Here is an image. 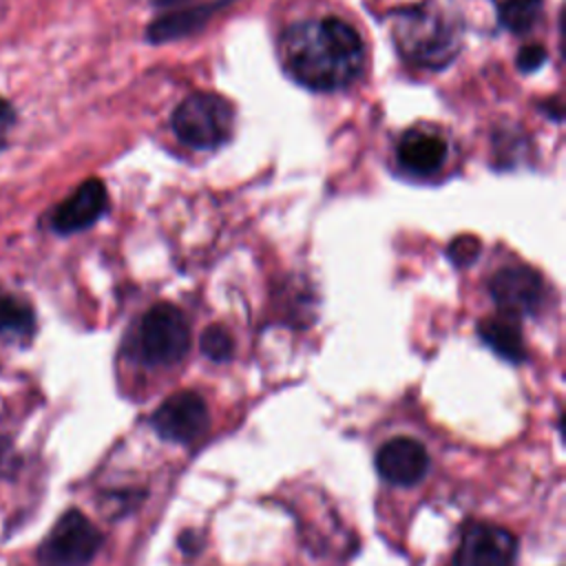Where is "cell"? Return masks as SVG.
I'll return each mask as SVG.
<instances>
[{"label": "cell", "mask_w": 566, "mask_h": 566, "mask_svg": "<svg viewBox=\"0 0 566 566\" xmlns=\"http://www.w3.org/2000/svg\"><path fill=\"white\" fill-rule=\"evenodd\" d=\"M279 51L290 77L318 93L349 86L365 64L360 33L349 22L334 15L287 27L281 35Z\"/></svg>", "instance_id": "1"}, {"label": "cell", "mask_w": 566, "mask_h": 566, "mask_svg": "<svg viewBox=\"0 0 566 566\" xmlns=\"http://www.w3.org/2000/svg\"><path fill=\"white\" fill-rule=\"evenodd\" d=\"M391 40L407 62L436 71L458 55L460 27L440 4L418 2L391 15Z\"/></svg>", "instance_id": "2"}, {"label": "cell", "mask_w": 566, "mask_h": 566, "mask_svg": "<svg viewBox=\"0 0 566 566\" xmlns=\"http://www.w3.org/2000/svg\"><path fill=\"white\" fill-rule=\"evenodd\" d=\"M190 349V327L172 303L153 305L139 321L133 336V354L150 367L179 363Z\"/></svg>", "instance_id": "3"}, {"label": "cell", "mask_w": 566, "mask_h": 566, "mask_svg": "<svg viewBox=\"0 0 566 566\" xmlns=\"http://www.w3.org/2000/svg\"><path fill=\"white\" fill-rule=\"evenodd\" d=\"M232 106L214 93L188 95L170 117L177 139L197 150H214L230 139Z\"/></svg>", "instance_id": "4"}, {"label": "cell", "mask_w": 566, "mask_h": 566, "mask_svg": "<svg viewBox=\"0 0 566 566\" xmlns=\"http://www.w3.org/2000/svg\"><path fill=\"white\" fill-rule=\"evenodd\" d=\"M102 546V533L80 511H66L38 548L40 566H88Z\"/></svg>", "instance_id": "5"}, {"label": "cell", "mask_w": 566, "mask_h": 566, "mask_svg": "<svg viewBox=\"0 0 566 566\" xmlns=\"http://www.w3.org/2000/svg\"><path fill=\"white\" fill-rule=\"evenodd\" d=\"M208 407L197 391H177L150 418L153 429L168 442L188 444L208 429Z\"/></svg>", "instance_id": "6"}, {"label": "cell", "mask_w": 566, "mask_h": 566, "mask_svg": "<svg viewBox=\"0 0 566 566\" xmlns=\"http://www.w3.org/2000/svg\"><path fill=\"white\" fill-rule=\"evenodd\" d=\"M489 292L504 316L520 318L539 310L544 298V281L526 265H509L493 274Z\"/></svg>", "instance_id": "7"}, {"label": "cell", "mask_w": 566, "mask_h": 566, "mask_svg": "<svg viewBox=\"0 0 566 566\" xmlns=\"http://www.w3.org/2000/svg\"><path fill=\"white\" fill-rule=\"evenodd\" d=\"M515 555L517 539L506 528L478 522L464 528L455 566H515Z\"/></svg>", "instance_id": "8"}, {"label": "cell", "mask_w": 566, "mask_h": 566, "mask_svg": "<svg viewBox=\"0 0 566 566\" xmlns=\"http://www.w3.org/2000/svg\"><path fill=\"white\" fill-rule=\"evenodd\" d=\"M108 206L106 188L99 179L82 181L51 214V226L60 234H75L91 228Z\"/></svg>", "instance_id": "9"}, {"label": "cell", "mask_w": 566, "mask_h": 566, "mask_svg": "<svg viewBox=\"0 0 566 566\" xmlns=\"http://www.w3.org/2000/svg\"><path fill=\"white\" fill-rule=\"evenodd\" d=\"M376 469L385 482L396 486H411L424 478L429 469V455L418 440L398 436L378 449Z\"/></svg>", "instance_id": "10"}, {"label": "cell", "mask_w": 566, "mask_h": 566, "mask_svg": "<svg viewBox=\"0 0 566 566\" xmlns=\"http://www.w3.org/2000/svg\"><path fill=\"white\" fill-rule=\"evenodd\" d=\"M398 164L411 175H433L447 161V142L429 128H413L398 142Z\"/></svg>", "instance_id": "11"}, {"label": "cell", "mask_w": 566, "mask_h": 566, "mask_svg": "<svg viewBox=\"0 0 566 566\" xmlns=\"http://www.w3.org/2000/svg\"><path fill=\"white\" fill-rule=\"evenodd\" d=\"M480 338L502 358L511 360V363H522L526 358V347L522 340V332L515 323V318L511 316H491L484 318L478 325Z\"/></svg>", "instance_id": "12"}, {"label": "cell", "mask_w": 566, "mask_h": 566, "mask_svg": "<svg viewBox=\"0 0 566 566\" xmlns=\"http://www.w3.org/2000/svg\"><path fill=\"white\" fill-rule=\"evenodd\" d=\"M214 11V4H203L197 9H188V11H177V13H168L161 20L153 22L148 38L155 42H166V40H175L181 38L186 33H192L195 29H199L210 13Z\"/></svg>", "instance_id": "13"}, {"label": "cell", "mask_w": 566, "mask_h": 566, "mask_svg": "<svg viewBox=\"0 0 566 566\" xmlns=\"http://www.w3.org/2000/svg\"><path fill=\"white\" fill-rule=\"evenodd\" d=\"M497 20L513 33H526L533 29L542 13V0H491Z\"/></svg>", "instance_id": "14"}, {"label": "cell", "mask_w": 566, "mask_h": 566, "mask_svg": "<svg viewBox=\"0 0 566 566\" xmlns=\"http://www.w3.org/2000/svg\"><path fill=\"white\" fill-rule=\"evenodd\" d=\"M33 329V310L15 296H0V338H29Z\"/></svg>", "instance_id": "15"}, {"label": "cell", "mask_w": 566, "mask_h": 566, "mask_svg": "<svg viewBox=\"0 0 566 566\" xmlns=\"http://www.w3.org/2000/svg\"><path fill=\"white\" fill-rule=\"evenodd\" d=\"M199 347L203 352L206 358L214 360V363H226L232 358L234 352V340L228 334V329H223L221 325H210L201 338H199Z\"/></svg>", "instance_id": "16"}, {"label": "cell", "mask_w": 566, "mask_h": 566, "mask_svg": "<svg viewBox=\"0 0 566 566\" xmlns=\"http://www.w3.org/2000/svg\"><path fill=\"white\" fill-rule=\"evenodd\" d=\"M480 252V243L473 239V237H462V239H455L449 248V254L451 259L458 263V265H467L471 263Z\"/></svg>", "instance_id": "17"}, {"label": "cell", "mask_w": 566, "mask_h": 566, "mask_svg": "<svg viewBox=\"0 0 566 566\" xmlns=\"http://www.w3.org/2000/svg\"><path fill=\"white\" fill-rule=\"evenodd\" d=\"M546 62V51L539 44H528L517 53V69L522 73H533Z\"/></svg>", "instance_id": "18"}, {"label": "cell", "mask_w": 566, "mask_h": 566, "mask_svg": "<svg viewBox=\"0 0 566 566\" xmlns=\"http://www.w3.org/2000/svg\"><path fill=\"white\" fill-rule=\"evenodd\" d=\"M9 113H11L9 104H7L4 99H0V119H7V117H9Z\"/></svg>", "instance_id": "19"}]
</instances>
